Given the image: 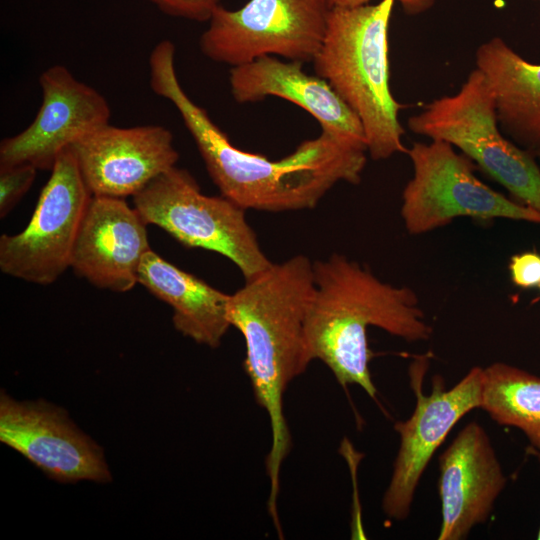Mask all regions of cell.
<instances>
[{
	"mask_svg": "<svg viewBox=\"0 0 540 540\" xmlns=\"http://www.w3.org/2000/svg\"><path fill=\"white\" fill-rule=\"evenodd\" d=\"M161 12L178 18L205 22L221 5L220 0H147Z\"/></svg>",
	"mask_w": 540,
	"mask_h": 540,
	"instance_id": "44dd1931",
	"label": "cell"
},
{
	"mask_svg": "<svg viewBox=\"0 0 540 540\" xmlns=\"http://www.w3.org/2000/svg\"><path fill=\"white\" fill-rule=\"evenodd\" d=\"M538 288L540 289V285H539V287H538Z\"/></svg>",
	"mask_w": 540,
	"mask_h": 540,
	"instance_id": "484cf974",
	"label": "cell"
},
{
	"mask_svg": "<svg viewBox=\"0 0 540 540\" xmlns=\"http://www.w3.org/2000/svg\"><path fill=\"white\" fill-rule=\"evenodd\" d=\"M534 156L537 157L540 160V145L538 148L533 152Z\"/></svg>",
	"mask_w": 540,
	"mask_h": 540,
	"instance_id": "d4e9b609",
	"label": "cell"
},
{
	"mask_svg": "<svg viewBox=\"0 0 540 540\" xmlns=\"http://www.w3.org/2000/svg\"><path fill=\"white\" fill-rule=\"evenodd\" d=\"M39 84V111L26 129L1 141L0 165L26 163L51 170L64 150L109 124L111 110L105 97L66 67L47 68Z\"/></svg>",
	"mask_w": 540,
	"mask_h": 540,
	"instance_id": "8fae6325",
	"label": "cell"
},
{
	"mask_svg": "<svg viewBox=\"0 0 540 540\" xmlns=\"http://www.w3.org/2000/svg\"><path fill=\"white\" fill-rule=\"evenodd\" d=\"M540 2V0H538Z\"/></svg>",
	"mask_w": 540,
	"mask_h": 540,
	"instance_id": "4316f807",
	"label": "cell"
},
{
	"mask_svg": "<svg viewBox=\"0 0 540 540\" xmlns=\"http://www.w3.org/2000/svg\"><path fill=\"white\" fill-rule=\"evenodd\" d=\"M408 127L459 148L515 201L540 212V168L535 156L501 133L493 92L478 68L457 93L435 99L411 116Z\"/></svg>",
	"mask_w": 540,
	"mask_h": 540,
	"instance_id": "5b68a950",
	"label": "cell"
},
{
	"mask_svg": "<svg viewBox=\"0 0 540 540\" xmlns=\"http://www.w3.org/2000/svg\"><path fill=\"white\" fill-rule=\"evenodd\" d=\"M146 223L124 198L92 196L83 216L70 267L94 286L127 292L138 283L151 250Z\"/></svg>",
	"mask_w": 540,
	"mask_h": 540,
	"instance_id": "5bb4252c",
	"label": "cell"
},
{
	"mask_svg": "<svg viewBox=\"0 0 540 540\" xmlns=\"http://www.w3.org/2000/svg\"><path fill=\"white\" fill-rule=\"evenodd\" d=\"M509 272L512 283L523 289L539 287L540 285V254L527 251L515 254L509 262Z\"/></svg>",
	"mask_w": 540,
	"mask_h": 540,
	"instance_id": "7402d4cb",
	"label": "cell"
},
{
	"mask_svg": "<svg viewBox=\"0 0 540 540\" xmlns=\"http://www.w3.org/2000/svg\"><path fill=\"white\" fill-rule=\"evenodd\" d=\"M149 70L152 91L179 112L221 195L245 210L310 209L337 183L360 182L367 151L324 131L279 160L234 146L206 110L182 88L171 41L155 45L149 57Z\"/></svg>",
	"mask_w": 540,
	"mask_h": 540,
	"instance_id": "6da1fadb",
	"label": "cell"
},
{
	"mask_svg": "<svg viewBox=\"0 0 540 540\" xmlns=\"http://www.w3.org/2000/svg\"><path fill=\"white\" fill-rule=\"evenodd\" d=\"M475 62L493 92L499 124L533 153L540 145V64L522 58L500 37L481 44Z\"/></svg>",
	"mask_w": 540,
	"mask_h": 540,
	"instance_id": "ac0fdd59",
	"label": "cell"
},
{
	"mask_svg": "<svg viewBox=\"0 0 540 540\" xmlns=\"http://www.w3.org/2000/svg\"><path fill=\"white\" fill-rule=\"evenodd\" d=\"M413 177L402 193L401 217L408 233L424 234L459 217L540 224V212L493 190L475 175L474 162L442 140L415 142L406 152Z\"/></svg>",
	"mask_w": 540,
	"mask_h": 540,
	"instance_id": "52a82bcc",
	"label": "cell"
},
{
	"mask_svg": "<svg viewBox=\"0 0 540 540\" xmlns=\"http://www.w3.org/2000/svg\"><path fill=\"white\" fill-rule=\"evenodd\" d=\"M138 283L171 306L176 330L199 344L216 348L231 326L229 295L169 263L149 250L143 257Z\"/></svg>",
	"mask_w": 540,
	"mask_h": 540,
	"instance_id": "e0dca14e",
	"label": "cell"
},
{
	"mask_svg": "<svg viewBox=\"0 0 540 540\" xmlns=\"http://www.w3.org/2000/svg\"><path fill=\"white\" fill-rule=\"evenodd\" d=\"M331 8L328 0H249L236 10L219 5L200 37V49L231 67L264 56L312 62Z\"/></svg>",
	"mask_w": 540,
	"mask_h": 540,
	"instance_id": "ba28073f",
	"label": "cell"
},
{
	"mask_svg": "<svg viewBox=\"0 0 540 540\" xmlns=\"http://www.w3.org/2000/svg\"><path fill=\"white\" fill-rule=\"evenodd\" d=\"M134 208L189 248L214 251L233 262L245 281L273 264L265 255L245 209L221 196L201 192L195 178L176 166L160 174L133 196Z\"/></svg>",
	"mask_w": 540,
	"mask_h": 540,
	"instance_id": "8992f818",
	"label": "cell"
},
{
	"mask_svg": "<svg viewBox=\"0 0 540 540\" xmlns=\"http://www.w3.org/2000/svg\"><path fill=\"white\" fill-rule=\"evenodd\" d=\"M0 441L53 480H111L102 449L77 428L65 410L45 401L19 402L2 392Z\"/></svg>",
	"mask_w": 540,
	"mask_h": 540,
	"instance_id": "7c38bea8",
	"label": "cell"
},
{
	"mask_svg": "<svg viewBox=\"0 0 540 540\" xmlns=\"http://www.w3.org/2000/svg\"><path fill=\"white\" fill-rule=\"evenodd\" d=\"M314 292L305 319L311 361H322L342 387L360 386L371 398L369 327L408 342L428 340L431 326L409 287L383 282L367 267L333 253L313 262Z\"/></svg>",
	"mask_w": 540,
	"mask_h": 540,
	"instance_id": "3957f363",
	"label": "cell"
},
{
	"mask_svg": "<svg viewBox=\"0 0 540 540\" xmlns=\"http://www.w3.org/2000/svg\"><path fill=\"white\" fill-rule=\"evenodd\" d=\"M480 408L499 425L520 429L540 452V377L502 362L489 365Z\"/></svg>",
	"mask_w": 540,
	"mask_h": 540,
	"instance_id": "d6986e66",
	"label": "cell"
},
{
	"mask_svg": "<svg viewBox=\"0 0 540 540\" xmlns=\"http://www.w3.org/2000/svg\"><path fill=\"white\" fill-rule=\"evenodd\" d=\"M70 148L92 196L133 197L179 159L173 134L161 125L109 123Z\"/></svg>",
	"mask_w": 540,
	"mask_h": 540,
	"instance_id": "4fadbf2b",
	"label": "cell"
},
{
	"mask_svg": "<svg viewBox=\"0 0 540 540\" xmlns=\"http://www.w3.org/2000/svg\"><path fill=\"white\" fill-rule=\"evenodd\" d=\"M372 0H328L331 7H355L368 4Z\"/></svg>",
	"mask_w": 540,
	"mask_h": 540,
	"instance_id": "603a6c76",
	"label": "cell"
},
{
	"mask_svg": "<svg viewBox=\"0 0 540 540\" xmlns=\"http://www.w3.org/2000/svg\"><path fill=\"white\" fill-rule=\"evenodd\" d=\"M396 0L332 7L321 47L313 59L325 79L360 120L374 160L406 153L398 114L402 106L390 89L388 29Z\"/></svg>",
	"mask_w": 540,
	"mask_h": 540,
	"instance_id": "277c9868",
	"label": "cell"
},
{
	"mask_svg": "<svg viewBox=\"0 0 540 540\" xmlns=\"http://www.w3.org/2000/svg\"><path fill=\"white\" fill-rule=\"evenodd\" d=\"M438 461L442 511L438 539H465L475 525L488 520L506 477L489 435L476 422L459 431Z\"/></svg>",
	"mask_w": 540,
	"mask_h": 540,
	"instance_id": "9a60e30c",
	"label": "cell"
},
{
	"mask_svg": "<svg viewBox=\"0 0 540 540\" xmlns=\"http://www.w3.org/2000/svg\"><path fill=\"white\" fill-rule=\"evenodd\" d=\"M303 64L264 56L232 67L231 93L238 103L258 102L267 97L285 99L314 117L321 131L367 151L364 130L356 114L325 79L307 74Z\"/></svg>",
	"mask_w": 540,
	"mask_h": 540,
	"instance_id": "2e32d148",
	"label": "cell"
},
{
	"mask_svg": "<svg viewBox=\"0 0 540 540\" xmlns=\"http://www.w3.org/2000/svg\"><path fill=\"white\" fill-rule=\"evenodd\" d=\"M428 366L429 355L419 356L410 364V386L416 405L407 420L394 425L400 445L382 498V509L388 518L396 521L408 517L421 476L453 426L482 403L484 368L473 367L448 390L443 378L435 375L431 393L426 395L422 382Z\"/></svg>",
	"mask_w": 540,
	"mask_h": 540,
	"instance_id": "9c48e42d",
	"label": "cell"
},
{
	"mask_svg": "<svg viewBox=\"0 0 540 540\" xmlns=\"http://www.w3.org/2000/svg\"><path fill=\"white\" fill-rule=\"evenodd\" d=\"M314 292L313 262L302 254L269 269L229 295L227 315L245 341L244 370L271 429L266 458L268 512L278 520L280 469L291 447L283 396L311 362L305 319Z\"/></svg>",
	"mask_w": 540,
	"mask_h": 540,
	"instance_id": "7a4b0ae2",
	"label": "cell"
},
{
	"mask_svg": "<svg viewBox=\"0 0 540 540\" xmlns=\"http://www.w3.org/2000/svg\"><path fill=\"white\" fill-rule=\"evenodd\" d=\"M92 198L71 148L57 158L28 225L0 237V269L39 284L56 281L71 265L75 240Z\"/></svg>",
	"mask_w": 540,
	"mask_h": 540,
	"instance_id": "30bf717a",
	"label": "cell"
},
{
	"mask_svg": "<svg viewBox=\"0 0 540 540\" xmlns=\"http://www.w3.org/2000/svg\"><path fill=\"white\" fill-rule=\"evenodd\" d=\"M527 451L529 453H531L532 455H534L538 459V461L540 462V452L539 451L535 450L533 447H529L527 449ZM537 538L540 540V529H539Z\"/></svg>",
	"mask_w": 540,
	"mask_h": 540,
	"instance_id": "cb8c5ba5",
	"label": "cell"
},
{
	"mask_svg": "<svg viewBox=\"0 0 540 540\" xmlns=\"http://www.w3.org/2000/svg\"><path fill=\"white\" fill-rule=\"evenodd\" d=\"M37 168L26 163L0 165V217L4 218L32 186Z\"/></svg>",
	"mask_w": 540,
	"mask_h": 540,
	"instance_id": "ffe728a7",
	"label": "cell"
}]
</instances>
